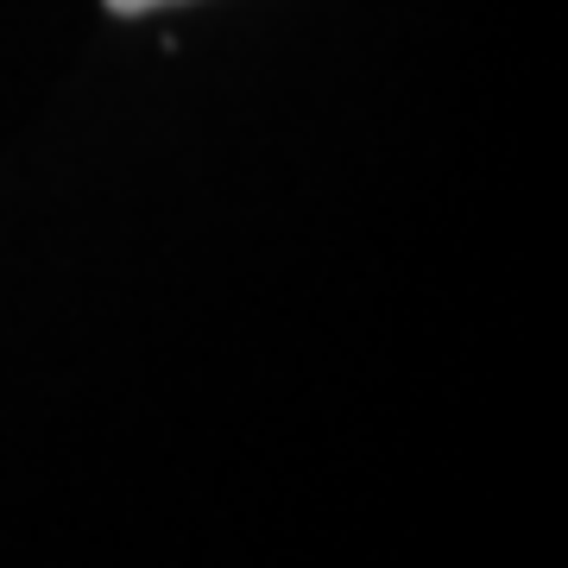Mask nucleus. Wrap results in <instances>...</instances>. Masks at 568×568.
<instances>
[{"instance_id": "nucleus-1", "label": "nucleus", "mask_w": 568, "mask_h": 568, "mask_svg": "<svg viewBox=\"0 0 568 568\" xmlns=\"http://www.w3.org/2000/svg\"><path fill=\"white\" fill-rule=\"evenodd\" d=\"M114 13H152V7H178V0H108Z\"/></svg>"}]
</instances>
